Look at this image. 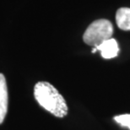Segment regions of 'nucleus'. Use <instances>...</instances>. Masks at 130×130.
<instances>
[{
	"instance_id": "39448f33",
	"label": "nucleus",
	"mask_w": 130,
	"mask_h": 130,
	"mask_svg": "<svg viewBox=\"0 0 130 130\" xmlns=\"http://www.w3.org/2000/svg\"><path fill=\"white\" fill-rule=\"evenodd\" d=\"M116 22L121 30H130V9L121 8L117 11Z\"/></svg>"
},
{
	"instance_id": "f03ea898",
	"label": "nucleus",
	"mask_w": 130,
	"mask_h": 130,
	"mask_svg": "<svg viewBox=\"0 0 130 130\" xmlns=\"http://www.w3.org/2000/svg\"><path fill=\"white\" fill-rule=\"evenodd\" d=\"M113 27L107 20H97L91 23L83 36L84 41L87 45L96 47L105 41L111 38Z\"/></svg>"
},
{
	"instance_id": "423d86ee",
	"label": "nucleus",
	"mask_w": 130,
	"mask_h": 130,
	"mask_svg": "<svg viewBox=\"0 0 130 130\" xmlns=\"http://www.w3.org/2000/svg\"><path fill=\"white\" fill-rule=\"evenodd\" d=\"M114 120L118 123L119 125L123 127H127L130 129V114H123L114 117Z\"/></svg>"
},
{
	"instance_id": "f257e3e1",
	"label": "nucleus",
	"mask_w": 130,
	"mask_h": 130,
	"mask_svg": "<svg viewBox=\"0 0 130 130\" xmlns=\"http://www.w3.org/2000/svg\"><path fill=\"white\" fill-rule=\"evenodd\" d=\"M34 96L41 107L57 118H64L68 114L66 101L50 83H36L34 87Z\"/></svg>"
},
{
	"instance_id": "0eeeda50",
	"label": "nucleus",
	"mask_w": 130,
	"mask_h": 130,
	"mask_svg": "<svg viewBox=\"0 0 130 130\" xmlns=\"http://www.w3.org/2000/svg\"><path fill=\"white\" fill-rule=\"evenodd\" d=\"M96 51H97L96 47H94V48L92 49V53H95V52H96Z\"/></svg>"
},
{
	"instance_id": "7ed1b4c3",
	"label": "nucleus",
	"mask_w": 130,
	"mask_h": 130,
	"mask_svg": "<svg viewBox=\"0 0 130 130\" xmlns=\"http://www.w3.org/2000/svg\"><path fill=\"white\" fill-rule=\"evenodd\" d=\"M96 49L97 51L101 52L102 58L106 59L115 58V57L118 56L119 52L118 41L113 38L108 39V40L105 41L101 45L96 46Z\"/></svg>"
},
{
	"instance_id": "20e7f679",
	"label": "nucleus",
	"mask_w": 130,
	"mask_h": 130,
	"mask_svg": "<svg viewBox=\"0 0 130 130\" xmlns=\"http://www.w3.org/2000/svg\"><path fill=\"white\" fill-rule=\"evenodd\" d=\"M8 111V88L4 75L0 74V124L4 122Z\"/></svg>"
}]
</instances>
